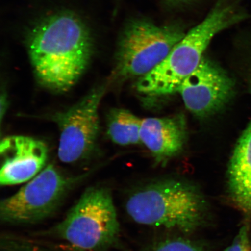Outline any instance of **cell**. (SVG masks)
Masks as SVG:
<instances>
[{
	"mask_svg": "<svg viewBox=\"0 0 251 251\" xmlns=\"http://www.w3.org/2000/svg\"><path fill=\"white\" fill-rule=\"evenodd\" d=\"M31 65L42 85L55 92L70 90L89 65L93 41L78 15L56 12L38 22L28 34Z\"/></svg>",
	"mask_w": 251,
	"mask_h": 251,
	"instance_id": "cell-1",
	"label": "cell"
},
{
	"mask_svg": "<svg viewBox=\"0 0 251 251\" xmlns=\"http://www.w3.org/2000/svg\"><path fill=\"white\" fill-rule=\"evenodd\" d=\"M251 19L239 0H219L206 17L186 34L161 64L139 78L136 89L150 96L177 92L199 67L207 47L216 34Z\"/></svg>",
	"mask_w": 251,
	"mask_h": 251,
	"instance_id": "cell-2",
	"label": "cell"
},
{
	"mask_svg": "<svg viewBox=\"0 0 251 251\" xmlns=\"http://www.w3.org/2000/svg\"><path fill=\"white\" fill-rule=\"evenodd\" d=\"M135 222L191 233L205 222L208 205L192 185L176 180L156 182L136 191L125 204Z\"/></svg>",
	"mask_w": 251,
	"mask_h": 251,
	"instance_id": "cell-3",
	"label": "cell"
},
{
	"mask_svg": "<svg viewBox=\"0 0 251 251\" xmlns=\"http://www.w3.org/2000/svg\"><path fill=\"white\" fill-rule=\"evenodd\" d=\"M120 225L111 190L88 188L62 221L46 232L75 251H105L117 243Z\"/></svg>",
	"mask_w": 251,
	"mask_h": 251,
	"instance_id": "cell-4",
	"label": "cell"
},
{
	"mask_svg": "<svg viewBox=\"0 0 251 251\" xmlns=\"http://www.w3.org/2000/svg\"><path fill=\"white\" fill-rule=\"evenodd\" d=\"M185 35L177 25L158 26L143 18L130 21L119 40L115 76L121 80L145 76L167 57Z\"/></svg>",
	"mask_w": 251,
	"mask_h": 251,
	"instance_id": "cell-5",
	"label": "cell"
},
{
	"mask_svg": "<svg viewBox=\"0 0 251 251\" xmlns=\"http://www.w3.org/2000/svg\"><path fill=\"white\" fill-rule=\"evenodd\" d=\"M83 177H68L52 165L46 166L18 192L1 201V221L9 225H29L51 217Z\"/></svg>",
	"mask_w": 251,
	"mask_h": 251,
	"instance_id": "cell-6",
	"label": "cell"
},
{
	"mask_svg": "<svg viewBox=\"0 0 251 251\" xmlns=\"http://www.w3.org/2000/svg\"><path fill=\"white\" fill-rule=\"evenodd\" d=\"M106 90L105 86L97 87L67 111L53 116L59 128L58 155L62 162L80 161L92 152L99 131V107Z\"/></svg>",
	"mask_w": 251,
	"mask_h": 251,
	"instance_id": "cell-7",
	"label": "cell"
},
{
	"mask_svg": "<svg viewBox=\"0 0 251 251\" xmlns=\"http://www.w3.org/2000/svg\"><path fill=\"white\" fill-rule=\"evenodd\" d=\"M234 83L224 69L204 56L199 67L178 88L185 106L193 114L205 117L226 104Z\"/></svg>",
	"mask_w": 251,
	"mask_h": 251,
	"instance_id": "cell-8",
	"label": "cell"
},
{
	"mask_svg": "<svg viewBox=\"0 0 251 251\" xmlns=\"http://www.w3.org/2000/svg\"><path fill=\"white\" fill-rule=\"evenodd\" d=\"M2 164L0 171L2 186L29 181L46 165L48 150L42 141L23 136L5 138L0 145Z\"/></svg>",
	"mask_w": 251,
	"mask_h": 251,
	"instance_id": "cell-9",
	"label": "cell"
},
{
	"mask_svg": "<svg viewBox=\"0 0 251 251\" xmlns=\"http://www.w3.org/2000/svg\"><path fill=\"white\" fill-rule=\"evenodd\" d=\"M187 135L186 122L180 114L142 119L140 139L157 162H165L183 149Z\"/></svg>",
	"mask_w": 251,
	"mask_h": 251,
	"instance_id": "cell-10",
	"label": "cell"
},
{
	"mask_svg": "<svg viewBox=\"0 0 251 251\" xmlns=\"http://www.w3.org/2000/svg\"><path fill=\"white\" fill-rule=\"evenodd\" d=\"M251 89V68L249 69ZM229 197L237 208L251 213V120L241 134L228 169Z\"/></svg>",
	"mask_w": 251,
	"mask_h": 251,
	"instance_id": "cell-11",
	"label": "cell"
},
{
	"mask_svg": "<svg viewBox=\"0 0 251 251\" xmlns=\"http://www.w3.org/2000/svg\"><path fill=\"white\" fill-rule=\"evenodd\" d=\"M141 119L132 113L123 109H114L109 112L107 121V134L110 139L121 146L141 143Z\"/></svg>",
	"mask_w": 251,
	"mask_h": 251,
	"instance_id": "cell-12",
	"label": "cell"
},
{
	"mask_svg": "<svg viewBox=\"0 0 251 251\" xmlns=\"http://www.w3.org/2000/svg\"><path fill=\"white\" fill-rule=\"evenodd\" d=\"M151 251H203L201 248L190 241L174 238L159 243Z\"/></svg>",
	"mask_w": 251,
	"mask_h": 251,
	"instance_id": "cell-13",
	"label": "cell"
},
{
	"mask_svg": "<svg viewBox=\"0 0 251 251\" xmlns=\"http://www.w3.org/2000/svg\"><path fill=\"white\" fill-rule=\"evenodd\" d=\"M248 230H249L248 225L243 226L234 238L233 243L227 247L224 251H244L247 245L249 243Z\"/></svg>",
	"mask_w": 251,
	"mask_h": 251,
	"instance_id": "cell-14",
	"label": "cell"
},
{
	"mask_svg": "<svg viewBox=\"0 0 251 251\" xmlns=\"http://www.w3.org/2000/svg\"><path fill=\"white\" fill-rule=\"evenodd\" d=\"M18 251H55L45 247L31 242L28 240H25L20 243L18 247Z\"/></svg>",
	"mask_w": 251,
	"mask_h": 251,
	"instance_id": "cell-15",
	"label": "cell"
},
{
	"mask_svg": "<svg viewBox=\"0 0 251 251\" xmlns=\"http://www.w3.org/2000/svg\"><path fill=\"white\" fill-rule=\"evenodd\" d=\"M8 107L7 97L5 93H2L1 96V122L4 118Z\"/></svg>",
	"mask_w": 251,
	"mask_h": 251,
	"instance_id": "cell-16",
	"label": "cell"
},
{
	"mask_svg": "<svg viewBox=\"0 0 251 251\" xmlns=\"http://www.w3.org/2000/svg\"><path fill=\"white\" fill-rule=\"evenodd\" d=\"M165 1L171 3L173 4H187V3L190 2L192 0H165Z\"/></svg>",
	"mask_w": 251,
	"mask_h": 251,
	"instance_id": "cell-17",
	"label": "cell"
},
{
	"mask_svg": "<svg viewBox=\"0 0 251 251\" xmlns=\"http://www.w3.org/2000/svg\"><path fill=\"white\" fill-rule=\"evenodd\" d=\"M244 251H251L250 246L249 243L248 244L245 249Z\"/></svg>",
	"mask_w": 251,
	"mask_h": 251,
	"instance_id": "cell-18",
	"label": "cell"
}]
</instances>
